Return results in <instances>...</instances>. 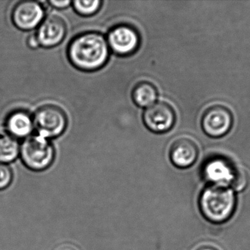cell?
Listing matches in <instances>:
<instances>
[{
  "mask_svg": "<svg viewBox=\"0 0 250 250\" xmlns=\"http://www.w3.org/2000/svg\"><path fill=\"white\" fill-rule=\"evenodd\" d=\"M109 56L107 41L97 32H87L76 36L68 47L70 62L81 71L100 69L106 63Z\"/></svg>",
  "mask_w": 250,
  "mask_h": 250,
  "instance_id": "obj_1",
  "label": "cell"
},
{
  "mask_svg": "<svg viewBox=\"0 0 250 250\" xmlns=\"http://www.w3.org/2000/svg\"><path fill=\"white\" fill-rule=\"evenodd\" d=\"M234 190L225 186L210 185L202 191L199 197V208L205 219L215 224L229 220L236 208Z\"/></svg>",
  "mask_w": 250,
  "mask_h": 250,
  "instance_id": "obj_2",
  "label": "cell"
},
{
  "mask_svg": "<svg viewBox=\"0 0 250 250\" xmlns=\"http://www.w3.org/2000/svg\"><path fill=\"white\" fill-rule=\"evenodd\" d=\"M20 154L28 169L41 172L48 169L53 163L55 150L48 139L38 134L30 136L23 141Z\"/></svg>",
  "mask_w": 250,
  "mask_h": 250,
  "instance_id": "obj_3",
  "label": "cell"
},
{
  "mask_svg": "<svg viewBox=\"0 0 250 250\" xmlns=\"http://www.w3.org/2000/svg\"><path fill=\"white\" fill-rule=\"evenodd\" d=\"M33 118L34 128L39 135L48 140L61 136L68 125L65 112L55 105L42 106L36 111Z\"/></svg>",
  "mask_w": 250,
  "mask_h": 250,
  "instance_id": "obj_4",
  "label": "cell"
},
{
  "mask_svg": "<svg viewBox=\"0 0 250 250\" xmlns=\"http://www.w3.org/2000/svg\"><path fill=\"white\" fill-rule=\"evenodd\" d=\"M232 124V112L222 105H213L208 108L202 118L203 131L211 137H220L228 134Z\"/></svg>",
  "mask_w": 250,
  "mask_h": 250,
  "instance_id": "obj_5",
  "label": "cell"
},
{
  "mask_svg": "<svg viewBox=\"0 0 250 250\" xmlns=\"http://www.w3.org/2000/svg\"><path fill=\"white\" fill-rule=\"evenodd\" d=\"M109 49L120 56H128L140 46V36L137 30L127 24H119L111 29L107 36Z\"/></svg>",
  "mask_w": 250,
  "mask_h": 250,
  "instance_id": "obj_6",
  "label": "cell"
},
{
  "mask_svg": "<svg viewBox=\"0 0 250 250\" xmlns=\"http://www.w3.org/2000/svg\"><path fill=\"white\" fill-rule=\"evenodd\" d=\"M176 115L169 104L160 102L147 107L143 114L145 125L154 133H165L175 125Z\"/></svg>",
  "mask_w": 250,
  "mask_h": 250,
  "instance_id": "obj_7",
  "label": "cell"
},
{
  "mask_svg": "<svg viewBox=\"0 0 250 250\" xmlns=\"http://www.w3.org/2000/svg\"><path fill=\"white\" fill-rule=\"evenodd\" d=\"M44 17L43 6L36 1L19 2L13 9L11 15L14 25L24 31L36 28L42 24Z\"/></svg>",
  "mask_w": 250,
  "mask_h": 250,
  "instance_id": "obj_8",
  "label": "cell"
},
{
  "mask_svg": "<svg viewBox=\"0 0 250 250\" xmlns=\"http://www.w3.org/2000/svg\"><path fill=\"white\" fill-rule=\"evenodd\" d=\"M66 33L65 21L58 16L51 15L43 20L36 35L40 46L52 48L63 41Z\"/></svg>",
  "mask_w": 250,
  "mask_h": 250,
  "instance_id": "obj_9",
  "label": "cell"
},
{
  "mask_svg": "<svg viewBox=\"0 0 250 250\" xmlns=\"http://www.w3.org/2000/svg\"><path fill=\"white\" fill-rule=\"evenodd\" d=\"M238 168L232 166L228 161L216 158L208 161L203 167V176L211 185H232Z\"/></svg>",
  "mask_w": 250,
  "mask_h": 250,
  "instance_id": "obj_10",
  "label": "cell"
},
{
  "mask_svg": "<svg viewBox=\"0 0 250 250\" xmlns=\"http://www.w3.org/2000/svg\"><path fill=\"white\" fill-rule=\"evenodd\" d=\"M199 155L198 146L194 140L181 137L175 140L169 149V158L175 167L181 169L192 166Z\"/></svg>",
  "mask_w": 250,
  "mask_h": 250,
  "instance_id": "obj_11",
  "label": "cell"
},
{
  "mask_svg": "<svg viewBox=\"0 0 250 250\" xmlns=\"http://www.w3.org/2000/svg\"><path fill=\"white\" fill-rule=\"evenodd\" d=\"M5 128L8 134L14 138H27L34 128L33 118L25 111H15L7 118Z\"/></svg>",
  "mask_w": 250,
  "mask_h": 250,
  "instance_id": "obj_12",
  "label": "cell"
},
{
  "mask_svg": "<svg viewBox=\"0 0 250 250\" xmlns=\"http://www.w3.org/2000/svg\"><path fill=\"white\" fill-rule=\"evenodd\" d=\"M157 97L156 86L149 82H141L133 89V101L140 107H149L155 104Z\"/></svg>",
  "mask_w": 250,
  "mask_h": 250,
  "instance_id": "obj_13",
  "label": "cell"
},
{
  "mask_svg": "<svg viewBox=\"0 0 250 250\" xmlns=\"http://www.w3.org/2000/svg\"><path fill=\"white\" fill-rule=\"evenodd\" d=\"M20 153V146L17 139L9 134H0V163H11Z\"/></svg>",
  "mask_w": 250,
  "mask_h": 250,
  "instance_id": "obj_14",
  "label": "cell"
},
{
  "mask_svg": "<svg viewBox=\"0 0 250 250\" xmlns=\"http://www.w3.org/2000/svg\"><path fill=\"white\" fill-rule=\"evenodd\" d=\"M102 2L100 0L95 1H83V0H77L73 2L74 10L79 14L84 17L93 15L100 9Z\"/></svg>",
  "mask_w": 250,
  "mask_h": 250,
  "instance_id": "obj_15",
  "label": "cell"
},
{
  "mask_svg": "<svg viewBox=\"0 0 250 250\" xmlns=\"http://www.w3.org/2000/svg\"><path fill=\"white\" fill-rule=\"evenodd\" d=\"M248 183L249 175L247 171L242 168H238L236 175H235L232 185H231L232 189L237 191H243L248 185Z\"/></svg>",
  "mask_w": 250,
  "mask_h": 250,
  "instance_id": "obj_16",
  "label": "cell"
},
{
  "mask_svg": "<svg viewBox=\"0 0 250 250\" xmlns=\"http://www.w3.org/2000/svg\"><path fill=\"white\" fill-rule=\"evenodd\" d=\"M13 181V172L6 164L0 163V190L8 188Z\"/></svg>",
  "mask_w": 250,
  "mask_h": 250,
  "instance_id": "obj_17",
  "label": "cell"
},
{
  "mask_svg": "<svg viewBox=\"0 0 250 250\" xmlns=\"http://www.w3.org/2000/svg\"><path fill=\"white\" fill-rule=\"evenodd\" d=\"M49 4L54 8H58V9H64V8H68L71 5V2L69 0H65V1L52 0V1H49Z\"/></svg>",
  "mask_w": 250,
  "mask_h": 250,
  "instance_id": "obj_18",
  "label": "cell"
},
{
  "mask_svg": "<svg viewBox=\"0 0 250 250\" xmlns=\"http://www.w3.org/2000/svg\"><path fill=\"white\" fill-rule=\"evenodd\" d=\"M27 43L29 47L31 48V49H37L40 46V43H39L36 35H32V36H29L27 40Z\"/></svg>",
  "mask_w": 250,
  "mask_h": 250,
  "instance_id": "obj_19",
  "label": "cell"
},
{
  "mask_svg": "<svg viewBox=\"0 0 250 250\" xmlns=\"http://www.w3.org/2000/svg\"><path fill=\"white\" fill-rule=\"evenodd\" d=\"M197 250H219L216 247H213V246L205 245L202 246L200 248L197 249Z\"/></svg>",
  "mask_w": 250,
  "mask_h": 250,
  "instance_id": "obj_20",
  "label": "cell"
},
{
  "mask_svg": "<svg viewBox=\"0 0 250 250\" xmlns=\"http://www.w3.org/2000/svg\"><path fill=\"white\" fill-rule=\"evenodd\" d=\"M58 250H77L74 247H71V246H62V247H60Z\"/></svg>",
  "mask_w": 250,
  "mask_h": 250,
  "instance_id": "obj_21",
  "label": "cell"
}]
</instances>
